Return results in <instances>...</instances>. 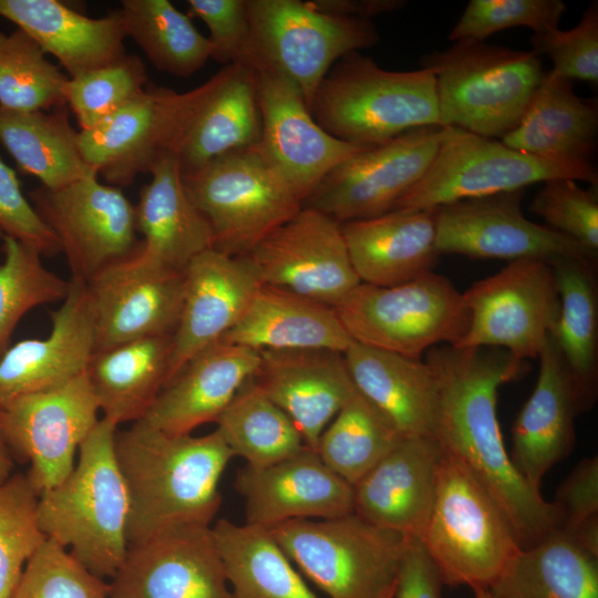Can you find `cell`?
Listing matches in <instances>:
<instances>
[{"mask_svg":"<svg viewBox=\"0 0 598 598\" xmlns=\"http://www.w3.org/2000/svg\"><path fill=\"white\" fill-rule=\"evenodd\" d=\"M439 391L435 437L462 461L507 517L520 548L557 526L551 503L516 471L505 448L498 420V389L528 369L499 348L439 344L424 353Z\"/></svg>","mask_w":598,"mask_h":598,"instance_id":"6da1fadb","label":"cell"},{"mask_svg":"<svg viewBox=\"0 0 598 598\" xmlns=\"http://www.w3.org/2000/svg\"><path fill=\"white\" fill-rule=\"evenodd\" d=\"M114 451L128 495V547L175 527L210 526L221 505V475L234 457L217 429L173 435L137 421L116 431Z\"/></svg>","mask_w":598,"mask_h":598,"instance_id":"7a4b0ae2","label":"cell"},{"mask_svg":"<svg viewBox=\"0 0 598 598\" xmlns=\"http://www.w3.org/2000/svg\"><path fill=\"white\" fill-rule=\"evenodd\" d=\"M117 425L102 417L79 447V460L59 485L39 495L41 532L93 575L113 578L127 549L128 495L118 468Z\"/></svg>","mask_w":598,"mask_h":598,"instance_id":"3957f363","label":"cell"},{"mask_svg":"<svg viewBox=\"0 0 598 598\" xmlns=\"http://www.w3.org/2000/svg\"><path fill=\"white\" fill-rule=\"evenodd\" d=\"M310 112L329 134L372 146L404 132L442 126L434 71H389L352 52L340 59L319 85Z\"/></svg>","mask_w":598,"mask_h":598,"instance_id":"277c9868","label":"cell"},{"mask_svg":"<svg viewBox=\"0 0 598 598\" xmlns=\"http://www.w3.org/2000/svg\"><path fill=\"white\" fill-rule=\"evenodd\" d=\"M434 71L443 127L502 138L524 116L545 72L533 51L460 40L423 56Z\"/></svg>","mask_w":598,"mask_h":598,"instance_id":"5b68a950","label":"cell"},{"mask_svg":"<svg viewBox=\"0 0 598 598\" xmlns=\"http://www.w3.org/2000/svg\"><path fill=\"white\" fill-rule=\"evenodd\" d=\"M421 542L450 587L488 588L520 549L491 493L462 461L445 451Z\"/></svg>","mask_w":598,"mask_h":598,"instance_id":"8992f818","label":"cell"},{"mask_svg":"<svg viewBox=\"0 0 598 598\" xmlns=\"http://www.w3.org/2000/svg\"><path fill=\"white\" fill-rule=\"evenodd\" d=\"M299 573L328 598H384L406 538L357 515L297 519L268 528Z\"/></svg>","mask_w":598,"mask_h":598,"instance_id":"52a82bcc","label":"cell"},{"mask_svg":"<svg viewBox=\"0 0 598 598\" xmlns=\"http://www.w3.org/2000/svg\"><path fill=\"white\" fill-rule=\"evenodd\" d=\"M334 310L354 342L416 360L456 344L470 323L463 292L434 271L392 287L361 282Z\"/></svg>","mask_w":598,"mask_h":598,"instance_id":"ba28073f","label":"cell"},{"mask_svg":"<svg viewBox=\"0 0 598 598\" xmlns=\"http://www.w3.org/2000/svg\"><path fill=\"white\" fill-rule=\"evenodd\" d=\"M250 48L247 65L269 69L289 79L310 110L331 68L343 56L380 41L371 20L341 18L310 1L247 0Z\"/></svg>","mask_w":598,"mask_h":598,"instance_id":"9c48e42d","label":"cell"},{"mask_svg":"<svg viewBox=\"0 0 598 598\" xmlns=\"http://www.w3.org/2000/svg\"><path fill=\"white\" fill-rule=\"evenodd\" d=\"M182 178L212 228L213 248L234 257L248 255L302 208L257 146L217 157Z\"/></svg>","mask_w":598,"mask_h":598,"instance_id":"30bf717a","label":"cell"},{"mask_svg":"<svg viewBox=\"0 0 598 598\" xmlns=\"http://www.w3.org/2000/svg\"><path fill=\"white\" fill-rule=\"evenodd\" d=\"M470 311L468 329L454 347H489L516 359H536L560 311L553 269L547 260L508 261L498 272L463 292Z\"/></svg>","mask_w":598,"mask_h":598,"instance_id":"8fae6325","label":"cell"},{"mask_svg":"<svg viewBox=\"0 0 598 598\" xmlns=\"http://www.w3.org/2000/svg\"><path fill=\"white\" fill-rule=\"evenodd\" d=\"M209 86L187 92L147 86L132 103L94 128L79 131L86 164L109 185H131L163 158L176 155Z\"/></svg>","mask_w":598,"mask_h":598,"instance_id":"7c38bea8","label":"cell"},{"mask_svg":"<svg viewBox=\"0 0 598 598\" xmlns=\"http://www.w3.org/2000/svg\"><path fill=\"white\" fill-rule=\"evenodd\" d=\"M99 405L85 371L44 391L20 396L0 410V439L38 495L64 481L81 443L95 426Z\"/></svg>","mask_w":598,"mask_h":598,"instance_id":"4fadbf2b","label":"cell"},{"mask_svg":"<svg viewBox=\"0 0 598 598\" xmlns=\"http://www.w3.org/2000/svg\"><path fill=\"white\" fill-rule=\"evenodd\" d=\"M447 132L424 126L369 146L333 168L302 203L339 224L393 210L427 172Z\"/></svg>","mask_w":598,"mask_h":598,"instance_id":"5bb4252c","label":"cell"},{"mask_svg":"<svg viewBox=\"0 0 598 598\" xmlns=\"http://www.w3.org/2000/svg\"><path fill=\"white\" fill-rule=\"evenodd\" d=\"M28 196L56 237L71 278L87 282L136 248L135 206L97 175L55 189L40 186Z\"/></svg>","mask_w":598,"mask_h":598,"instance_id":"9a60e30c","label":"cell"},{"mask_svg":"<svg viewBox=\"0 0 598 598\" xmlns=\"http://www.w3.org/2000/svg\"><path fill=\"white\" fill-rule=\"evenodd\" d=\"M554 178L578 181L573 172L501 141L447 127L427 172L393 209H432L466 198L523 190Z\"/></svg>","mask_w":598,"mask_h":598,"instance_id":"2e32d148","label":"cell"},{"mask_svg":"<svg viewBox=\"0 0 598 598\" xmlns=\"http://www.w3.org/2000/svg\"><path fill=\"white\" fill-rule=\"evenodd\" d=\"M246 257L261 283L333 308L361 283L341 224L310 207H302Z\"/></svg>","mask_w":598,"mask_h":598,"instance_id":"e0dca14e","label":"cell"},{"mask_svg":"<svg viewBox=\"0 0 598 598\" xmlns=\"http://www.w3.org/2000/svg\"><path fill=\"white\" fill-rule=\"evenodd\" d=\"M257 73L261 134L258 151L301 204L338 165L369 146L326 132L293 82L269 69Z\"/></svg>","mask_w":598,"mask_h":598,"instance_id":"ac0fdd59","label":"cell"},{"mask_svg":"<svg viewBox=\"0 0 598 598\" xmlns=\"http://www.w3.org/2000/svg\"><path fill=\"white\" fill-rule=\"evenodd\" d=\"M523 190L466 198L434 208L440 255L497 258L508 261L560 257L597 259L598 254L522 210Z\"/></svg>","mask_w":598,"mask_h":598,"instance_id":"d6986e66","label":"cell"},{"mask_svg":"<svg viewBox=\"0 0 598 598\" xmlns=\"http://www.w3.org/2000/svg\"><path fill=\"white\" fill-rule=\"evenodd\" d=\"M110 598H234L213 530L186 525L130 546Z\"/></svg>","mask_w":598,"mask_h":598,"instance_id":"ffe728a7","label":"cell"},{"mask_svg":"<svg viewBox=\"0 0 598 598\" xmlns=\"http://www.w3.org/2000/svg\"><path fill=\"white\" fill-rule=\"evenodd\" d=\"M86 285L94 313V351L174 333L184 301V271L142 264L131 252Z\"/></svg>","mask_w":598,"mask_h":598,"instance_id":"44dd1931","label":"cell"},{"mask_svg":"<svg viewBox=\"0 0 598 598\" xmlns=\"http://www.w3.org/2000/svg\"><path fill=\"white\" fill-rule=\"evenodd\" d=\"M235 488L245 503V523L267 529L353 513L352 486L308 446L264 467L246 465L236 475Z\"/></svg>","mask_w":598,"mask_h":598,"instance_id":"7402d4cb","label":"cell"},{"mask_svg":"<svg viewBox=\"0 0 598 598\" xmlns=\"http://www.w3.org/2000/svg\"><path fill=\"white\" fill-rule=\"evenodd\" d=\"M184 274V301L172 338L167 383L190 358L219 341L240 320L261 286L246 256L214 248L196 256Z\"/></svg>","mask_w":598,"mask_h":598,"instance_id":"603a6c76","label":"cell"},{"mask_svg":"<svg viewBox=\"0 0 598 598\" xmlns=\"http://www.w3.org/2000/svg\"><path fill=\"white\" fill-rule=\"evenodd\" d=\"M538 359L537 381L513 423L508 454L519 475L540 491L547 472L571 453L575 420L586 410L551 333Z\"/></svg>","mask_w":598,"mask_h":598,"instance_id":"cb8c5ba5","label":"cell"},{"mask_svg":"<svg viewBox=\"0 0 598 598\" xmlns=\"http://www.w3.org/2000/svg\"><path fill=\"white\" fill-rule=\"evenodd\" d=\"M44 339L10 346L0 359V410L16 399L52 389L85 371L95 348L93 307L85 281L71 278Z\"/></svg>","mask_w":598,"mask_h":598,"instance_id":"d4e9b609","label":"cell"},{"mask_svg":"<svg viewBox=\"0 0 598 598\" xmlns=\"http://www.w3.org/2000/svg\"><path fill=\"white\" fill-rule=\"evenodd\" d=\"M254 380L292 421L306 446L318 440L358 392L342 352L328 349L259 351Z\"/></svg>","mask_w":598,"mask_h":598,"instance_id":"484cf974","label":"cell"},{"mask_svg":"<svg viewBox=\"0 0 598 598\" xmlns=\"http://www.w3.org/2000/svg\"><path fill=\"white\" fill-rule=\"evenodd\" d=\"M444 450L432 435L404 436L353 488V512L405 537H422Z\"/></svg>","mask_w":598,"mask_h":598,"instance_id":"4316f807","label":"cell"},{"mask_svg":"<svg viewBox=\"0 0 598 598\" xmlns=\"http://www.w3.org/2000/svg\"><path fill=\"white\" fill-rule=\"evenodd\" d=\"M598 136V109L582 99L573 81L549 72L518 125L501 138L507 147L573 172L578 181L598 185L592 164Z\"/></svg>","mask_w":598,"mask_h":598,"instance_id":"83f0119b","label":"cell"},{"mask_svg":"<svg viewBox=\"0 0 598 598\" xmlns=\"http://www.w3.org/2000/svg\"><path fill=\"white\" fill-rule=\"evenodd\" d=\"M258 364L259 351L219 340L185 363L140 421L173 435L216 423Z\"/></svg>","mask_w":598,"mask_h":598,"instance_id":"f1b7e54d","label":"cell"},{"mask_svg":"<svg viewBox=\"0 0 598 598\" xmlns=\"http://www.w3.org/2000/svg\"><path fill=\"white\" fill-rule=\"evenodd\" d=\"M353 269L362 283L392 287L433 271L439 257L435 210L393 209L341 224Z\"/></svg>","mask_w":598,"mask_h":598,"instance_id":"f546056e","label":"cell"},{"mask_svg":"<svg viewBox=\"0 0 598 598\" xmlns=\"http://www.w3.org/2000/svg\"><path fill=\"white\" fill-rule=\"evenodd\" d=\"M135 206L136 233L142 243L133 256L142 264L184 271L203 251L213 248V231L190 200L176 156L159 161Z\"/></svg>","mask_w":598,"mask_h":598,"instance_id":"4dcf8cb0","label":"cell"},{"mask_svg":"<svg viewBox=\"0 0 598 598\" xmlns=\"http://www.w3.org/2000/svg\"><path fill=\"white\" fill-rule=\"evenodd\" d=\"M208 82L176 151L182 174L259 144L261 115L256 71L250 65L234 63L221 68Z\"/></svg>","mask_w":598,"mask_h":598,"instance_id":"1f68e13d","label":"cell"},{"mask_svg":"<svg viewBox=\"0 0 598 598\" xmlns=\"http://www.w3.org/2000/svg\"><path fill=\"white\" fill-rule=\"evenodd\" d=\"M0 17L58 59L69 78L110 65L127 54L118 10L91 18L58 0H0Z\"/></svg>","mask_w":598,"mask_h":598,"instance_id":"d6a6232c","label":"cell"},{"mask_svg":"<svg viewBox=\"0 0 598 598\" xmlns=\"http://www.w3.org/2000/svg\"><path fill=\"white\" fill-rule=\"evenodd\" d=\"M357 391L403 436L435 435L439 391L424 360L352 342L343 352Z\"/></svg>","mask_w":598,"mask_h":598,"instance_id":"836d02e7","label":"cell"},{"mask_svg":"<svg viewBox=\"0 0 598 598\" xmlns=\"http://www.w3.org/2000/svg\"><path fill=\"white\" fill-rule=\"evenodd\" d=\"M220 340L256 351L328 349L342 353L353 342L333 307L264 283Z\"/></svg>","mask_w":598,"mask_h":598,"instance_id":"e575fe53","label":"cell"},{"mask_svg":"<svg viewBox=\"0 0 598 598\" xmlns=\"http://www.w3.org/2000/svg\"><path fill=\"white\" fill-rule=\"evenodd\" d=\"M172 338L145 337L92 353L85 374L103 417L117 426L144 417L167 383Z\"/></svg>","mask_w":598,"mask_h":598,"instance_id":"d590c367","label":"cell"},{"mask_svg":"<svg viewBox=\"0 0 598 598\" xmlns=\"http://www.w3.org/2000/svg\"><path fill=\"white\" fill-rule=\"evenodd\" d=\"M548 262L560 299L551 334L588 412L598 393L597 259L560 257Z\"/></svg>","mask_w":598,"mask_h":598,"instance_id":"8d00e7d4","label":"cell"},{"mask_svg":"<svg viewBox=\"0 0 598 598\" xmlns=\"http://www.w3.org/2000/svg\"><path fill=\"white\" fill-rule=\"evenodd\" d=\"M487 589L492 598H598V558L555 529L520 548Z\"/></svg>","mask_w":598,"mask_h":598,"instance_id":"74e56055","label":"cell"},{"mask_svg":"<svg viewBox=\"0 0 598 598\" xmlns=\"http://www.w3.org/2000/svg\"><path fill=\"white\" fill-rule=\"evenodd\" d=\"M69 111L66 104L48 112L0 107V143L24 174L50 189L97 175L81 154Z\"/></svg>","mask_w":598,"mask_h":598,"instance_id":"f35d334b","label":"cell"},{"mask_svg":"<svg viewBox=\"0 0 598 598\" xmlns=\"http://www.w3.org/2000/svg\"><path fill=\"white\" fill-rule=\"evenodd\" d=\"M212 530L234 598H321L267 528L221 518Z\"/></svg>","mask_w":598,"mask_h":598,"instance_id":"ab89813d","label":"cell"},{"mask_svg":"<svg viewBox=\"0 0 598 598\" xmlns=\"http://www.w3.org/2000/svg\"><path fill=\"white\" fill-rule=\"evenodd\" d=\"M126 37L162 72L189 78L212 59V44L189 14L168 0H122Z\"/></svg>","mask_w":598,"mask_h":598,"instance_id":"60d3db41","label":"cell"},{"mask_svg":"<svg viewBox=\"0 0 598 598\" xmlns=\"http://www.w3.org/2000/svg\"><path fill=\"white\" fill-rule=\"evenodd\" d=\"M254 377V375H252ZM248 379L217 419V430L234 456L264 467L306 447L289 416Z\"/></svg>","mask_w":598,"mask_h":598,"instance_id":"b9f144b4","label":"cell"},{"mask_svg":"<svg viewBox=\"0 0 598 598\" xmlns=\"http://www.w3.org/2000/svg\"><path fill=\"white\" fill-rule=\"evenodd\" d=\"M403 437L357 392L322 431L315 451L332 472L353 486Z\"/></svg>","mask_w":598,"mask_h":598,"instance_id":"7bdbcfd3","label":"cell"},{"mask_svg":"<svg viewBox=\"0 0 598 598\" xmlns=\"http://www.w3.org/2000/svg\"><path fill=\"white\" fill-rule=\"evenodd\" d=\"M23 30L0 31V107L48 112L64 105L69 76Z\"/></svg>","mask_w":598,"mask_h":598,"instance_id":"ee69618b","label":"cell"},{"mask_svg":"<svg viewBox=\"0 0 598 598\" xmlns=\"http://www.w3.org/2000/svg\"><path fill=\"white\" fill-rule=\"evenodd\" d=\"M1 239L0 359L23 316L38 306L62 302L70 289V280L49 270L35 248L12 237Z\"/></svg>","mask_w":598,"mask_h":598,"instance_id":"f6af8a7d","label":"cell"},{"mask_svg":"<svg viewBox=\"0 0 598 598\" xmlns=\"http://www.w3.org/2000/svg\"><path fill=\"white\" fill-rule=\"evenodd\" d=\"M143 61L126 54L120 61L69 78L65 104L76 117L80 131L96 127L137 99L147 87Z\"/></svg>","mask_w":598,"mask_h":598,"instance_id":"bcb514c9","label":"cell"},{"mask_svg":"<svg viewBox=\"0 0 598 598\" xmlns=\"http://www.w3.org/2000/svg\"><path fill=\"white\" fill-rule=\"evenodd\" d=\"M39 495L27 475L0 484V598H8L34 551L47 539L37 518Z\"/></svg>","mask_w":598,"mask_h":598,"instance_id":"7dc6e473","label":"cell"},{"mask_svg":"<svg viewBox=\"0 0 598 598\" xmlns=\"http://www.w3.org/2000/svg\"><path fill=\"white\" fill-rule=\"evenodd\" d=\"M8 598H110V584L47 538L28 560Z\"/></svg>","mask_w":598,"mask_h":598,"instance_id":"c3c4849f","label":"cell"},{"mask_svg":"<svg viewBox=\"0 0 598 598\" xmlns=\"http://www.w3.org/2000/svg\"><path fill=\"white\" fill-rule=\"evenodd\" d=\"M565 10L566 4L560 0H471L448 39L484 41L514 27L543 33L558 29Z\"/></svg>","mask_w":598,"mask_h":598,"instance_id":"681fc988","label":"cell"},{"mask_svg":"<svg viewBox=\"0 0 598 598\" xmlns=\"http://www.w3.org/2000/svg\"><path fill=\"white\" fill-rule=\"evenodd\" d=\"M529 212L598 254V185L582 188L575 179H549L534 196Z\"/></svg>","mask_w":598,"mask_h":598,"instance_id":"f907efd6","label":"cell"},{"mask_svg":"<svg viewBox=\"0 0 598 598\" xmlns=\"http://www.w3.org/2000/svg\"><path fill=\"white\" fill-rule=\"evenodd\" d=\"M556 529L598 558V457L582 458L560 483L551 502Z\"/></svg>","mask_w":598,"mask_h":598,"instance_id":"816d5d0a","label":"cell"},{"mask_svg":"<svg viewBox=\"0 0 598 598\" xmlns=\"http://www.w3.org/2000/svg\"><path fill=\"white\" fill-rule=\"evenodd\" d=\"M533 52L546 54L554 64L551 72L574 81L598 82V3L592 1L577 25L534 33Z\"/></svg>","mask_w":598,"mask_h":598,"instance_id":"f5cc1de1","label":"cell"},{"mask_svg":"<svg viewBox=\"0 0 598 598\" xmlns=\"http://www.w3.org/2000/svg\"><path fill=\"white\" fill-rule=\"evenodd\" d=\"M189 17L200 19L209 31L212 59L229 65L247 64L250 21L247 0H188Z\"/></svg>","mask_w":598,"mask_h":598,"instance_id":"db71d44e","label":"cell"},{"mask_svg":"<svg viewBox=\"0 0 598 598\" xmlns=\"http://www.w3.org/2000/svg\"><path fill=\"white\" fill-rule=\"evenodd\" d=\"M12 237L42 256L61 252L59 241L20 187L14 171L0 157V237Z\"/></svg>","mask_w":598,"mask_h":598,"instance_id":"11a10c76","label":"cell"},{"mask_svg":"<svg viewBox=\"0 0 598 598\" xmlns=\"http://www.w3.org/2000/svg\"><path fill=\"white\" fill-rule=\"evenodd\" d=\"M443 581L420 538L408 537L392 598H441Z\"/></svg>","mask_w":598,"mask_h":598,"instance_id":"9f6ffc18","label":"cell"},{"mask_svg":"<svg viewBox=\"0 0 598 598\" xmlns=\"http://www.w3.org/2000/svg\"><path fill=\"white\" fill-rule=\"evenodd\" d=\"M310 3L321 12L341 17L362 20L393 12L403 8L406 2L403 0H309Z\"/></svg>","mask_w":598,"mask_h":598,"instance_id":"6f0895ef","label":"cell"},{"mask_svg":"<svg viewBox=\"0 0 598 598\" xmlns=\"http://www.w3.org/2000/svg\"><path fill=\"white\" fill-rule=\"evenodd\" d=\"M14 466V458L0 439V484L4 483L11 475Z\"/></svg>","mask_w":598,"mask_h":598,"instance_id":"680465c9","label":"cell"},{"mask_svg":"<svg viewBox=\"0 0 598 598\" xmlns=\"http://www.w3.org/2000/svg\"><path fill=\"white\" fill-rule=\"evenodd\" d=\"M472 589L475 598H492L487 588L475 587Z\"/></svg>","mask_w":598,"mask_h":598,"instance_id":"91938a15","label":"cell"},{"mask_svg":"<svg viewBox=\"0 0 598 598\" xmlns=\"http://www.w3.org/2000/svg\"><path fill=\"white\" fill-rule=\"evenodd\" d=\"M393 591H394V587L390 590V592L384 598H392Z\"/></svg>","mask_w":598,"mask_h":598,"instance_id":"94428289","label":"cell"}]
</instances>
